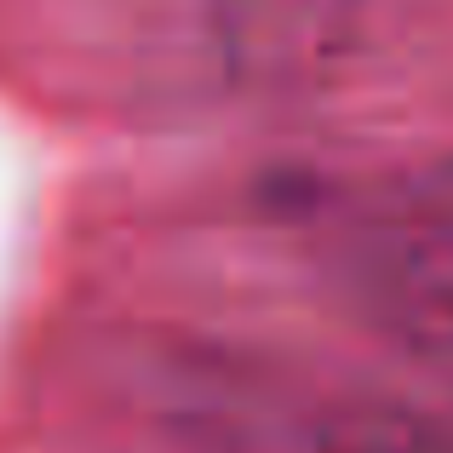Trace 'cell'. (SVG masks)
<instances>
[{
    "label": "cell",
    "instance_id": "2",
    "mask_svg": "<svg viewBox=\"0 0 453 453\" xmlns=\"http://www.w3.org/2000/svg\"><path fill=\"white\" fill-rule=\"evenodd\" d=\"M362 0H212V41L242 87L310 92L350 58Z\"/></svg>",
    "mask_w": 453,
    "mask_h": 453
},
{
    "label": "cell",
    "instance_id": "1",
    "mask_svg": "<svg viewBox=\"0 0 453 453\" xmlns=\"http://www.w3.org/2000/svg\"><path fill=\"white\" fill-rule=\"evenodd\" d=\"M344 281L379 333L453 379V161L379 184L344 224Z\"/></svg>",
    "mask_w": 453,
    "mask_h": 453
},
{
    "label": "cell",
    "instance_id": "3",
    "mask_svg": "<svg viewBox=\"0 0 453 453\" xmlns=\"http://www.w3.org/2000/svg\"><path fill=\"white\" fill-rule=\"evenodd\" d=\"M310 453H453V419L402 396L321 402Z\"/></svg>",
    "mask_w": 453,
    "mask_h": 453
}]
</instances>
